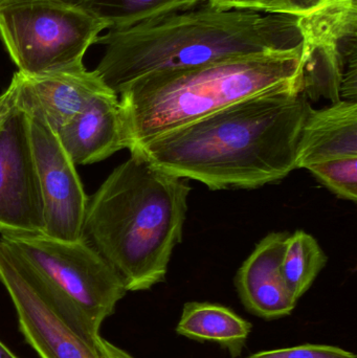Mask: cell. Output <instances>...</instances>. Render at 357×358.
<instances>
[{"mask_svg":"<svg viewBox=\"0 0 357 358\" xmlns=\"http://www.w3.org/2000/svg\"><path fill=\"white\" fill-rule=\"evenodd\" d=\"M312 105L302 90L260 94L161 134L130 152L211 189H256L296 169Z\"/></svg>","mask_w":357,"mask_h":358,"instance_id":"cell-1","label":"cell"},{"mask_svg":"<svg viewBox=\"0 0 357 358\" xmlns=\"http://www.w3.org/2000/svg\"><path fill=\"white\" fill-rule=\"evenodd\" d=\"M106 46L96 69L119 94L129 84L161 71L217 61L268 56L303 48L299 17L251 10H221L205 3L99 36Z\"/></svg>","mask_w":357,"mask_h":358,"instance_id":"cell-2","label":"cell"},{"mask_svg":"<svg viewBox=\"0 0 357 358\" xmlns=\"http://www.w3.org/2000/svg\"><path fill=\"white\" fill-rule=\"evenodd\" d=\"M190 192L188 179L131 153L88 200L85 238L117 271L128 292L165 281L182 240Z\"/></svg>","mask_w":357,"mask_h":358,"instance_id":"cell-3","label":"cell"},{"mask_svg":"<svg viewBox=\"0 0 357 358\" xmlns=\"http://www.w3.org/2000/svg\"><path fill=\"white\" fill-rule=\"evenodd\" d=\"M303 48L151 73L119 96L126 148L197 121L235 103L280 90L303 92Z\"/></svg>","mask_w":357,"mask_h":358,"instance_id":"cell-4","label":"cell"},{"mask_svg":"<svg viewBox=\"0 0 357 358\" xmlns=\"http://www.w3.org/2000/svg\"><path fill=\"white\" fill-rule=\"evenodd\" d=\"M106 23L52 0L0 3V40L18 71L34 76L83 64Z\"/></svg>","mask_w":357,"mask_h":358,"instance_id":"cell-5","label":"cell"},{"mask_svg":"<svg viewBox=\"0 0 357 358\" xmlns=\"http://www.w3.org/2000/svg\"><path fill=\"white\" fill-rule=\"evenodd\" d=\"M1 239L98 334L128 292L117 271L86 238L63 241L33 235Z\"/></svg>","mask_w":357,"mask_h":358,"instance_id":"cell-6","label":"cell"},{"mask_svg":"<svg viewBox=\"0 0 357 358\" xmlns=\"http://www.w3.org/2000/svg\"><path fill=\"white\" fill-rule=\"evenodd\" d=\"M0 283L14 305L19 331L40 358H102L100 334L18 252L0 239Z\"/></svg>","mask_w":357,"mask_h":358,"instance_id":"cell-7","label":"cell"},{"mask_svg":"<svg viewBox=\"0 0 357 358\" xmlns=\"http://www.w3.org/2000/svg\"><path fill=\"white\" fill-rule=\"evenodd\" d=\"M8 90L10 100L0 122V235H43L29 115Z\"/></svg>","mask_w":357,"mask_h":358,"instance_id":"cell-8","label":"cell"},{"mask_svg":"<svg viewBox=\"0 0 357 358\" xmlns=\"http://www.w3.org/2000/svg\"><path fill=\"white\" fill-rule=\"evenodd\" d=\"M29 122L41 198L43 235L63 241L84 239L88 198L77 166L44 120L29 115Z\"/></svg>","mask_w":357,"mask_h":358,"instance_id":"cell-9","label":"cell"},{"mask_svg":"<svg viewBox=\"0 0 357 358\" xmlns=\"http://www.w3.org/2000/svg\"><path fill=\"white\" fill-rule=\"evenodd\" d=\"M8 87L15 103L29 115L41 117L54 132L81 113L96 96L110 90L96 71L84 64L29 76L16 71Z\"/></svg>","mask_w":357,"mask_h":358,"instance_id":"cell-10","label":"cell"},{"mask_svg":"<svg viewBox=\"0 0 357 358\" xmlns=\"http://www.w3.org/2000/svg\"><path fill=\"white\" fill-rule=\"evenodd\" d=\"M287 233H272L256 246L236 275V287L245 308L265 320L286 317L298 300L289 292L282 271Z\"/></svg>","mask_w":357,"mask_h":358,"instance_id":"cell-11","label":"cell"},{"mask_svg":"<svg viewBox=\"0 0 357 358\" xmlns=\"http://www.w3.org/2000/svg\"><path fill=\"white\" fill-rule=\"evenodd\" d=\"M56 134L75 166L99 163L125 149L119 94L111 90L99 94Z\"/></svg>","mask_w":357,"mask_h":358,"instance_id":"cell-12","label":"cell"},{"mask_svg":"<svg viewBox=\"0 0 357 358\" xmlns=\"http://www.w3.org/2000/svg\"><path fill=\"white\" fill-rule=\"evenodd\" d=\"M357 157V103L341 100L323 109L310 107L302 126L296 169Z\"/></svg>","mask_w":357,"mask_h":358,"instance_id":"cell-13","label":"cell"},{"mask_svg":"<svg viewBox=\"0 0 357 358\" xmlns=\"http://www.w3.org/2000/svg\"><path fill=\"white\" fill-rule=\"evenodd\" d=\"M176 332L191 340L215 343L236 358L247 345L252 324L222 305L189 302L182 309Z\"/></svg>","mask_w":357,"mask_h":358,"instance_id":"cell-14","label":"cell"},{"mask_svg":"<svg viewBox=\"0 0 357 358\" xmlns=\"http://www.w3.org/2000/svg\"><path fill=\"white\" fill-rule=\"evenodd\" d=\"M207 2V0H88L81 8L104 21L108 31H115Z\"/></svg>","mask_w":357,"mask_h":358,"instance_id":"cell-15","label":"cell"},{"mask_svg":"<svg viewBox=\"0 0 357 358\" xmlns=\"http://www.w3.org/2000/svg\"><path fill=\"white\" fill-rule=\"evenodd\" d=\"M326 264L327 256L316 238L304 231L287 236L281 271L296 300L308 292Z\"/></svg>","mask_w":357,"mask_h":358,"instance_id":"cell-16","label":"cell"},{"mask_svg":"<svg viewBox=\"0 0 357 358\" xmlns=\"http://www.w3.org/2000/svg\"><path fill=\"white\" fill-rule=\"evenodd\" d=\"M306 169L337 197L356 202L357 157L323 162Z\"/></svg>","mask_w":357,"mask_h":358,"instance_id":"cell-17","label":"cell"},{"mask_svg":"<svg viewBox=\"0 0 357 358\" xmlns=\"http://www.w3.org/2000/svg\"><path fill=\"white\" fill-rule=\"evenodd\" d=\"M247 358H357L354 353L339 347L307 344L291 348L254 353Z\"/></svg>","mask_w":357,"mask_h":358,"instance_id":"cell-18","label":"cell"},{"mask_svg":"<svg viewBox=\"0 0 357 358\" xmlns=\"http://www.w3.org/2000/svg\"><path fill=\"white\" fill-rule=\"evenodd\" d=\"M207 3L221 10H251L265 14L289 15L287 0H207Z\"/></svg>","mask_w":357,"mask_h":358,"instance_id":"cell-19","label":"cell"},{"mask_svg":"<svg viewBox=\"0 0 357 358\" xmlns=\"http://www.w3.org/2000/svg\"><path fill=\"white\" fill-rule=\"evenodd\" d=\"M96 348L102 358H136L101 336L96 338Z\"/></svg>","mask_w":357,"mask_h":358,"instance_id":"cell-20","label":"cell"},{"mask_svg":"<svg viewBox=\"0 0 357 358\" xmlns=\"http://www.w3.org/2000/svg\"><path fill=\"white\" fill-rule=\"evenodd\" d=\"M8 100H10V92L6 90V92L0 96V122H1L4 113H6V108H8Z\"/></svg>","mask_w":357,"mask_h":358,"instance_id":"cell-21","label":"cell"},{"mask_svg":"<svg viewBox=\"0 0 357 358\" xmlns=\"http://www.w3.org/2000/svg\"><path fill=\"white\" fill-rule=\"evenodd\" d=\"M6 1H10V0H0V3ZM52 1L60 2V3L66 4V6H79V8H81L88 0H52Z\"/></svg>","mask_w":357,"mask_h":358,"instance_id":"cell-22","label":"cell"},{"mask_svg":"<svg viewBox=\"0 0 357 358\" xmlns=\"http://www.w3.org/2000/svg\"><path fill=\"white\" fill-rule=\"evenodd\" d=\"M0 358H19L0 341Z\"/></svg>","mask_w":357,"mask_h":358,"instance_id":"cell-23","label":"cell"}]
</instances>
